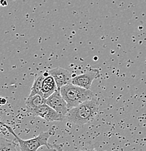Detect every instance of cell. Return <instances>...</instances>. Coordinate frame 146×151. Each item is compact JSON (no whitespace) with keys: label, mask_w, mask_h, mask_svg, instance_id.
<instances>
[{"label":"cell","mask_w":146,"mask_h":151,"mask_svg":"<svg viewBox=\"0 0 146 151\" xmlns=\"http://www.w3.org/2000/svg\"><path fill=\"white\" fill-rule=\"evenodd\" d=\"M45 78V76H44L43 73H41V74L39 75L35 76L34 83H33L32 86H31V92H30L29 97H33V96L36 95V94H39L40 93L42 83H43Z\"/></svg>","instance_id":"11"},{"label":"cell","mask_w":146,"mask_h":151,"mask_svg":"<svg viewBox=\"0 0 146 151\" xmlns=\"http://www.w3.org/2000/svg\"><path fill=\"white\" fill-rule=\"evenodd\" d=\"M53 147H54L55 149H56L57 151H63V149L62 145H52ZM81 151H97L95 149H87V150H84Z\"/></svg>","instance_id":"12"},{"label":"cell","mask_w":146,"mask_h":151,"mask_svg":"<svg viewBox=\"0 0 146 151\" xmlns=\"http://www.w3.org/2000/svg\"><path fill=\"white\" fill-rule=\"evenodd\" d=\"M6 103H7V100L4 97H0V106L4 105Z\"/></svg>","instance_id":"13"},{"label":"cell","mask_w":146,"mask_h":151,"mask_svg":"<svg viewBox=\"0 0 146 151\" xmlns=\"http://www.w3.org/2000/svg\"><path fill=\"white\" fill-rule=\"evenodd\" d=\"M45 103L65 119V116L68 113L69 109L67 106L66 102L62 97L59 90H57L47 99H46Z\"/></svg>","instance_id":"6"},{"label":"cell","mask_w":146,"mask_h":151,"mask_svg":"<svg viewBox=\"0 0 146 151\" xmlns=\"http://www.w3.org/2000/svg\"><path fill=\"white\" fill-rule=\"evenodd\" d=\"M60 92L66 102L68 109H71L80 104L95 98V95L90 89L80 87L71 83L62 86Z\"/></svg>","instance_id":"2"},{"label":"cell","mask_w":146,"mask_h":151,"mask_svg":"<svg viewBox=\"0 0 146 151\" xmlns=\"http://www.w3.org/2000/svg\"><path fill=\"white\" fill-rule=\"evenodd\" d=\"M0 4L2 7H6L7 5V2L6 0H0Z\"/></svg>","instance_id":"15"},{"label":"cell","mask_w":146,"mask_h":151,"mask_svg":"<svg viewBox=\"0 0 146 151\" xmlns=\"http://www.w3.org/2000/svg\"><path fill=\"white\" fill-rule=\"evenodd\" d=\"M27 111L32 116L35 117H41L47 122H62L65 119V117L56 112L54 109H53L46 103L35 107L32 109L27 110Z\"/></svg>","instance_id":"4"},{"label":"cell","mask_w":146,"mask_h":151,"mask_svg":"<svg viewBox=\"0 0 146 151\" xmlns=\"http://www.w3.org/2000/svg\"><path fill=\"white\" fill-rule=\"evenodd\" d=\"M99 113V103L95 98L80 104L78 106L68 110L65 119L69 122L82 127L92 122Z\"/></svg>","instance_id":"1"},{"label":"cell","mask_w":146,"mask_h":151,"mask_svg":"<svg viewBox=\"0 0 146 151\" xmlns=\"http://www.w3.org/2000/svg\"><path fill=\"white\" fill-rule=\"evenodd\" d=\"M57 90L58 86L54 78L52 76L49 75L44 79L39 94H41L45 99H47Z\"/></svg>","instance_id":"8"},{"label":"cell","mask_w":146,"mask_h":151,"mask_svg":"<svg viewBox=\"0 0 146 151\" xmlns=\"http://www.w3.org/2000/svg\"><path fill=\"white\" fill-rule=\"evenodd\" d=\"M39 151H57V150H56V149H55L54 147H53V145H52L51 148H47V147H46V148H45V149H42V150H41Z\"/></svg>","instance_id":"14"},{"label":"cell","mask_w":146,"mask_h":151,"mask_svg":"<svg viewBox=\"0 0 146 151\" xmlns=\"http://www.w3.org/2000/svg\"><path fill=\"white\" fill-rule=\"evenodd\" d=\"M0 6H1V4H0Z\"/></svg>","instance_id":"16"},{"label":"cell","mask_w":146,"mask_h":151,"mask_svg":"<svg viewBox=\"0 0 146 151\" xmlns=\"http://www.w3.org/2000/svg\"><path fill=\"white\" fill-rule=\"evenodd\" d=\"M100 77L99 69H91L85 73L72 77L71 84L87 89H90L92 82Z\"/></svg>","instance_id":"5"},{"label":"cell","mask_w":146,"mask_h":151,"mask_svg":"<svg viewBox=\"0 0 146 151\" xmlns=\"http://www.w3.org/2000/svg\"><path fill=\"white\" fill-rule=\"evenodd\" d=\"M0 125L5 127L9 132L15 137V139L18 142L21 151H38L39 149L43 146H45L47 148H51L52 147V145L49 144L48 139H50L51 135L54 133L53 128H51L47 132H41L38 136L34 138H31L29 139H23L15 134V132L13 131V129L10 126L7 125L1 121H0Z\"/></svg>","instance_id":"3"},{"label":"cell","mask_w":146,"mask_h":151,"mask_svg":"<svg viewBox=\"0 0 146 151\" xmlns=\"http://www.w3.org/2000/svg\"><path fill=\"white\" fill-rule=\"evenodd\" d=\"M0 151H21L15 141L0 136Z\"/></svg>","instance_id":"9"},{"label":"cell","mask_w":146,"mask_h":151,"mask_svg":"<svg viewBox=\"0 0 146 151\" xmlns=\"http://www.w3.org/2000/svg\"><path fill=\"white\" fill-rule=\"evenodd\" d=\"M50 76L54 78L58 86V90L60 91V88L64 85L71 83V73L66 69L62 68H55L48 70Z\"/></svg>","instance_id":"7"},{"label":"cell","mask_w":146,"mask_h":151,"mask_svg":"<svg viewBox=\"0 0 146 151\" xmlns=\"http://www.w3.org/2000/svg\"><path fill=\"white\" fill-rule=\"evenodd\" d=\"M46 102V99L44 98L41 94H36L33 97H29L26 100V105L27 110L32 109L39 105H43Z\"/></svg>","instance_id":"10"}]
</instances>
